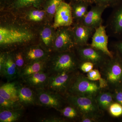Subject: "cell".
<instances>
[{"instance_id": "obj_20", "label": "cell", "mask_w": 122, "mask_h": 122, "mask_svg": "<svg viewBox=\"0 0 122 122\" xmlns=\"http://www.w3.org/2000/svg\"><path fill=\"white\" fill-rule=\"evenodd\" d=\"M0 96L7 100L18 102L16 82H8L1 85L0 87Z\"/></svg>"}, {"instance_id": "obj_37", "label": "cell", "mask_w": 122, "mask_h": 122, "mask_svg": "<svg viewBox=\"0 0 122 122\" xmlns=\"http://www.w3.org/2000/svg\"><path fill=\"white\" fill-rule=\"evenodd\" d=\"M99 118L94 117L81 116V122H95L98 121Z\"/></svg>"}, {"instance_id": "obj_18", "label": "cell", "mask_w": 122, "mask_h": 122, "mask_svg": "<svg viewBox=\"0 0 122 122\" xmlns=\"http://www.w3.org/2000/svg\"><path fill=\"white\" fill-rule=\"evenodd\" d=\"M47 63L46 60L27 63L21 71L20 77L23 79L38 72L46 71Z\"/></svg>"}, {"instance_id": "obj_17", "label": "cell", "mask_w": 122, "mask_h": 122, "mask_svg": "<svg viewBox=\"0 0 122 122\" xmlns=\"http://www.w3.org/2000/svg\"><path fill=\"white\" fill-rule=\"evenodd\" d=\"M27 86L17 84L19 102L23 106L37 105V97L35 91Z\"/></svg>"}, {"instance_id": "obj_13", "label": "cell", "mask_w": 122, "mask_h": 122, "mask_svg": "<svg viewBox=\"0 0 122 122\" xmlns=\"http://www.w3.org/2000/svg\"><path fill=\"white\" fill-rule=\"evenodd\" d=\"M107 8L106 7L98 5L92 6L81 23L95 30L102 25V14Z\"/></svg>"}, {"instance_id": "obj_24", "label": "cell", "mask_w": 122, "mask_h": 122, "mask_svg": "<svg viewBox=\"0 0 122 122\" xmlns=\"http://www.w3.org/2000/svg\"><path fill=\"white\" fill-rule=\"evenodd\" d=\"M55 33L49 26L44 27L40 32V37L42 43L48 49L53 48Z\"/></svg>"}, {"instance_id": "obj_29", "label": "cell", "mask_w": 122, "mask_h": 122, "mask_svg": "<svg viewBox=\"0 0 122 122\" xmlns=\"http://www.w3.org/2000/svg\"><path fill=\"white\" fill-rule=\"evenodd\" d=\"M46 14L45 10H33L28 14L29 19L34 21H39L42 20Z\"/></svg>"}, {"instance_id": "obj_39", "label": "cell", "mask_w": 122, "mask_h": 122, "mask_svg": "<svg viewBox=\"0 0 122 122\" xmlns=\"http://www.w3.org/2000/svg\"><path fill=\"white\" fill-rule=\"evenodd\" d=\"M114 47L119 52L122 54V41L116 43L114 44Z\"/></svg>"}, {"instance_id": "obj_15", "label": "cell", "mask_w": 122, "mask_h": 122, "mask_svg": "<svg viewBox=\"0 0 122 122\" xmlns=\"http://www.w3.org/2000/svg\"><path fill=\"white\" fill-rule=\"evenodd\" d=\"M1 75L4 76L8 82H11L20 77V73L14 61L13 55L5 54L4 62L0 65Z\"/></svg>"}, {"instance_id": "obj_34", "label": "cell", "mask_w": 122, "mask_h": 122, "mask_svg": "<svg viewBox=\"0 0 122 122\" xmlns=\"http://www.w3.org/2000/svg\"><path fill=\"white\" fill-rule=\"evenodd\" d=\"M94 65L90 62H81L79 68L84 73H88L93 69Z\"/></svg>"}, {"instance_id": "obj_38", "label": "cell", "mask_w": 122, "mask_h": 122, "mask_svg": "<svg viewBox=\"0 0 122 122\" xmlns=\"http://www.w3.org/2000/svg\"><path fill=\"white\" fill-rule=\"evenodd\" d=\"M99 86L102 90L105 89L109 88L108 83L106 80L103 78L102 77L99 80Z\"/></svg>"}, {"instance_id": "obj_4", "label": "cell", "mask_w": 122, "mask_h": 122, "mask_svg": "<svg viewBox=\"0 0 122 122\" xmlns=\"http://www.w3.org/2000/svg\"><path fill=\"white\" fill-rule=\"evenodd\" d=\"M102 77L106 79L109 88L115 87L122 81V64L114 54L100 68Z\"/></svg>"}, {"instance_id": "obj_8", "label": "cell", "mask_w": 122, "mask_h": 122, "mask_svg": "<svg viewBox=\"0 0 122 122\" xmlns=\"http://www.w3.org/2000/svg\"><path fill=\"white\" fill-rule=\"evenodd\" d=\"M37 105L56 110L62 109L66 100L63 96L47 89H35Z\"/></svg>"}, {"instance_id": "obj_11", "label": "cell", "mask_w": 122, "mask_h": 122, "mask_svg": "<svg viewBox=\"0 0 122 122\" xmlns=\"http://www.w3.org/2000/svg\"><path fill=\"white\" fill-rule=\"evenodd\" d=\"M92 46L102 51L110 57H112L114 54L108 48L109 35L107 33L106 27L102 25L95 30L92 37Z\"/></svg>"}, {"instance_id": "obj_7", "label": "cell", "mask_w": 122, "mask_h": 122, "mask_svg": "<svg viewBox=\"0 0 122 122\" xmlns=\"http://www.w3.org/2000/svg\"><path fill=\"white\" fill-rule=\"evenodd\" d=\"M75 48L80 61L91 62L97 68H101L110 58L102 51L93 48L89 44L75 46Z\"/></svg>"}, {"instance_id": "obj_3", "label": "cell", "mask_w": 122, "mask_h": 122, "mask_svg": "<svg viewBox=\"0 0 122 122\" xmlns=\"http://www.w3.org/2000/svg\"><path fill=\"white\" fill-rule=\"evenodd\" d=\"M66 101L75 108L81 116L100 118L102 112L94 98L67 94Z\"/></svg>"}, {"instance_id": "obj_22", "label": "cell", "mask_w": 122, "mask_h": 122, "mask_svg": "<svg viewBox=\"0 0 122 122\" xmlns=\"http://www.w3.org/2000/svg\"><path fill=\"white\" fill-rule=\"evenodd\" d=\"M101 91L95 98L100 110H106L114 102L113 94L110 92Z\"/></svg>"}, {"instance_id": "obj_9", "label": "cell", "mask_w": 122, "mask_h": 122, "mask_svg": "<svg viewBox=\"0 0 122 122\" xmlns=\"http://www.w3.org/2000/svg\"><path fill=\"white\" fill-rule=\"evenodd\" d=\"M69 27L59 28L55 33L53 48L56 52L70 51L75 48L72 28Z\"/></svg>"}, {"instance_id": "obj_16", "label": "cell", "mask_w": 122, "mask_h": 122, "mask_svg": "<svg viewBox=\"0 0 122 122\" xmlns=\"http://www.w3.org/2000/svg\"><path fill=\"white\" fill-rule=\"evenodd\" d=\"M49 73L46 71H41L23 79L27 86L35 89H45L48 85Z\"/></svg>"}, {"instance_id": "obj_21", "label": "cell", "mask_w": 122, "mask_h": 122, "mask_svg": "<svg viewBox=\"0 0 122 122\" xmlns=\"http://www.w3.org/2000/svg\"><path fill=\"white\" fill-rule=\"evenodd\" d=\"M24 54L25 61L27 62L26 64L36 61L46 60L48 57L45 51L38 46L28 48Z\"/></svg>"}, {"instance_id": "obj_2", "label": "cell", "mask_w": 122, "mask_h": 122, "mask_svg": "<svg viewBox=\"0 0 122 122\" xmlns=\"http://www.w3.org/2000/svg\"><path fill=\"white\" fill-rule=\"evenodd\" d=\"M99 82L91 81L83 75L77 74L72 82L67 94L94 98L102 90Z\"/></svg>"}, {"instance_id": "obj_14", "label": "cell", "mask_w": 122, "mask_h": 122, "mask_svg": "<svg viewBox=\"0 0 122 122\" xmlns=\"http://www.w3.org/2000/svg\"><path fill=\"white\" fill-rule=\"evenodd\" d=\"M72 33L76 46L87 45L92 37L95 30L84 25L81 22H75L72 28Z\"/></svg>"}, {"instance_id": "obj_5", "label": "cell", "mask_w": 122, "mask_h": 122, "mask_svg": "<svg viewBox=\"0 0 122 122\" xmlns=\"http://www.w3.org/2000/svg\"><path fill=\"white\" fill-rule=\"evenodd\" d=\"M33 34L28 30L13 27L0 26V44L4 46L29 41Z\"/></svg>"}, {"instance_id": "obj_1", "label": "cell", "mask_w": 122, "mask_h": 122, "mask_svg": "<svg viewBox=\"0 0 122 122\" xmlns=\"http://www.w3.org/2000/svg\"><path fill=\"white\" fill-rule=\"evenodd\" d=\"M57 52L49 62L47 63L46 71L50 75L73 72L79 68L81 61L72 50Z\"/></svg>"}, {"instance_id": "obj_25", "label": "cell", "mask_w": 122, "mask_h": 122, "mask_svg": "<svg viewBox=\"0 0 122 122\" xmlns=\"http://www.w3.org/2000/svg\"><path fill=\"white\" fill-rule=\"evenodd\" d=\"M0 109L11 110H22L24 107L19 102L7 100L1 96H0Z\"/></svg>"}, {"instance_id": "obj_28", "label": "cell", "mask_w": 122, "mask_h": 122, "mask_svg": "<svg viewBox=\"0 0 122 122\" xmlns=\"http://www.w3.org/2000/svg\"><path fill=\"white\" fill-rule=\"evenodd\" d=\"M57 111L59 112L64 117L69 119L77 117H78L79 114L75 108L70 105Z\"/></svg>"}, {"instance_id": "obj_6", "label": "cell", "mask_w": 122, "mask_h": 122, "mask_svg": "<svg viewBox=\"0 0 122 122\" xmlns=\"http://www.w3.org/2000/svg\"><path fill=\"white\" fill-rule=\"evenodd\" d=\"M77 74L75 71L50 75L46 89L62 96L66 95L69 88Z\"/></svg>"}, {"instance_id": "obj_19", "label": "cell", "mask_w": 122, "mask_h": 122, "mask_svg": "<svg viewBox=\"0 0 122 122\" xmlns=\"http://www.w3.org/2000/svg\"><path fill=\"white\" fill-rule=\"evenodd\" d=\"M70 4L72 9L74 21L81 22L89 11L88 8L91 5L87 2L83 1L71 2Z\"/></svg>"}, {"instance_id": "obj_12", "label": "cell", "mask_w": 122, "mask_h": 122, "mask_svg": "<svg viewBox=\"0 0 122 122\" xmlns=\"http://www.w3.org/2000/svg\"><path fill=\"white\" fill-rule=\"evenodd\" d=\"M113 8L106 26L107 32L111 36H116L122 33V1Z\"/></svg>"}, {"instance_id": "obj_35", "label": "cell", "mask_w": 122, "mask_h": 122, "mask_svg": "<svg viewBox=\"0 0 122 122\" xmlns=\"http://www.w3.org/2000/svg\"><path fill=\"white\" fill-rule=\"evenodd\" d=\"M40 120V122H64V120L61 118L56 117H50L44 118Z\"/></svg>"}, {"instance_id": "obj_30", "label": "cell", "mask_w": 122, "mask_h": 122, "mask_svg": "<svg viewBox=\"0 0 122 122\" xmlns=\"http://www.w3.org/2000/svg\"><path fill=\"white\" fill-rule=\"evenodd\" d=\"M13 56L15 63L20 73L21 70L25 65L24 54L22 52H19L16 53Z\"/></svg>"}, {"instance_id": "obj_40", "label": "cell", "mask_w": 122, "mask_h": 122, "mask_svg": "<svg viewBox=\"0 0 122 122\" xmlns=\"http://www.w3.org/2000/svg\"><path fill=\"white\" fill-rule=\"evenodd\" d=\"M71 0V2H72V1H73V2H74V1H83V2H86L89 3L91 5H92L93 4L92 0Z\"/></svg>"}, {"instance_id": "obj_36", "label": "cell", "mask_w": 122, "mask_h": 122, "mask_svg": "<svg viewBox=\"0 0 122 122\" xmlns=\"http://www.w3.org/2000/svg\"><path fill=\"white\" fill-rule=\"evenodd\" d=\"M113 96L114 99H115L118 103L122 106V92L121 91H116Z\"/></svg>"}, {"instance_id": "obj_26", "label": "cell", "mask_w": 122, "mask_h": 122, "mask_svg": "<svg viewBox=\"0 0 122 122\" xmlns=\"http://www.w3.org/2000/svg\"><path fill=\"white\" fill-rule=\"evenodd\" d=\"M63 0H47L45 5L46 13L50 16H54L58 8Z\"/></svg>"}, {"instance_id": "obj_10", "label": "cell", "mask_w": 122, "mask_h": 122, "mask_svg": "<svg viewBox=\"0 0 122 122\" xmlns=\"http://www.w3.org/2000/svg\"><path fill=\"white\" fill-rule=\"evenodd\" d=\"M54 17V28L69 27L73 25L74 20L70 4L62 1L57 9Z\"/></svg>"}, {"instance_id": "obj_33", "label": "cell", "mask_w": 122, "mask_h": 122, "mask_svg": "<svg viewBox=\"0 0 122 122\" xmlns=\"http://www.w3.org/2000/svg\"><path fill=\"white\" fill-rule=\"evenodd\" d=\"M86 77L91 81H97L100 80L102 78V75L98 70L95 69L87 73Z\"/></svg>"}, {"instance_id": "obj_31", "label": "cell", "mask_w": 122, "mask_h": 122, "mask_svg": "<svg viewBox=\"0 0 122 122\" xmlns=\"http://www.w3.org/2000/svg\"><path fill=\"white\" fill-rule=\"evenodd\" d=\"M93 4L103 6L107 8L114 7L122 0H92Z\"/></svg>"}, {"instance_id": "obj_32", "label": "cell", "mask_w": 122, "mask_h": 122, "mask_svg": "<svg viewBox=\"0 0 122 122\" xmlns=\"http://www.w3.org/2000/svg\"><path fill=\"white\" fill-rule=\"evenodd\" d=\"M108 110L111 114L114 117H119L122 115V106L118 103H112Z\"/></svg>"}, {"instance_id": "obj_27", "label": "cell", "mask_w": 122, "mask_h": 122, "mask_svg": "<svg viewBox=\"0 0 122 122\" xmlns=\"http://www.w3.org/2000/svg\"><path fill=\"white\" fill-rule=\"evenodd\" d=\"M43 0H15L14 6L19 9L29 7L32 5L37 7L41 5Z\"/></svg>"}, {"instance_id": "obj_23", "label": "cell", "mask_w": 122, "mask_h": 122, "mask_svg": "<svg viewBox=\"0 0 122 122\" xmlns=\"http://www.w3.org/2000/svg\"><path fill=\"white\" fill-rule=\"evenodd\" d=\"M22 110L0 109V122H13L17 121L22 116Z\"/></svg>"}]
</instances>
